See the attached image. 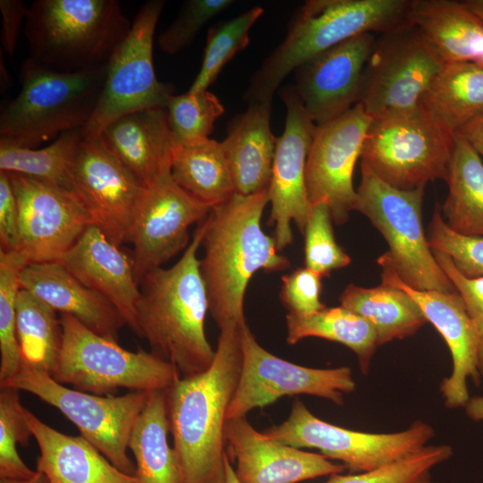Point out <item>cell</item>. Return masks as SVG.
<instances>
[{"mask_svg":"<svg viewBox=\"0 0 483 483\" xmlns=\"http://www.w3.org/2000/svg\"><path fill=\"white\" fill-rule=\"evenodd\" d=\"M171 175L182 189L211 208L235 194L225 154L215 140L174 145Z\"/></svg>","mask_w":483,"mask_h":483,"instance_id":"32","label":"cell"},{"mask_svg":"<svg viewBox=\"0 0 483 483\" xmlns=\"http://www.w3.org/2000/svg\"><path fill=\"white\" fill-rule=\"evenodd\" d=\"M24 413L40 452L37 470L50 483H137L83 436L63 434L27 409Z\"/></svg>","mask_w":483,"mask_h":483,"instance_id":"26","label":"cell"},{"mask_svg":"<svg viewBox=\"0 0 483 483\" xmlns=\"http://www.w3.org/2000/svg\"><path fill=\"white\" fill-rule=\"evenodd\" d=\"M455 136L464 140L483 158V114L462 126Z\"/></svg>","mask_w":483,"mask_h":483,"instance_id":"49","label":"cell"},{"mask_svg":"<svg viewBox=\"0 0 483 483\" xmlns=\"http://www.w3.org/2000/svg\"><path fill=\"white\" fill-rule=\"evenodd\" d=\"M304 236L305 267L327 277L351 264V258L335 241L331 211L326 202L311 205Z\"/></svg>","mask_w":483,"mask_h":483,"instance_id":"42","label":"cell"},{"mask_svg":"<svg viewBox=\"0 0 483 483\" xmlns=\"http://www.w3.org/2000/svg\"><path fill=\"white\" fill-rule=\"evenodd\" d=\"M19 392L7 386L0 391V479H27L36 473L17 451V445H27L32 436Z\"/></svg>","mask_w":483,"mask_h":483,"instance_id":"40","label":"cell"},{"mask_svg":"<svg viewBox=\"0 0 483 483\" xmlns=\"http://www.w3.org/2000/svg\"><path fill=\"white\" fill-rule=\"evenodd\" d=\"M269 202L268 189L251 195L235 193L211 208L206 217L199 268L205 284L208 311L219 330L245 320L244 294L258 270L280 271L290 267L276 249L274 238L261 228Z\"/></svg>","mask_w":483,"mask_h":483,"instance_id":"2","label":"cell"},{"mask_svg":"<svg viewBox=\"0 0 483 483\" xmlns=\"http://www.w3.org/2000/svg\"><path fill=\"white\" fill-rule=\"evenodd\" d=\"M225 441L236 462L240 483H297L342 473L346 467L321 453L303 451L267 437L246 417L226 419Z\"/></svg>","mask_w":483,"mask_h":483,"instance_id":"22","label":"cell"},{"mask_svg":"<svg viewBox=\"0 0 483 483\" xmlns=\"http://www.w3.org/2000/svg\"><path fill=\"white\" fill-rule=\"evenodd\" d=\"M475 63L483 68V55Z\"/></svg>","mask_w":483,"mask_h":483,"instance_id":"55","label":"cell"},{"mask_svg":"<svg viewBox=\"0 0 483 483\" xmlns=\"http://www.w3.org/2000/svg\"><path fill=\"white\" fill-rule=\"evenodd\" d=\"M339 301L340 306L372 326L378 345L411 336L428 322L408 293L382 283L373 288L351 284L340 295Z\"/></svg>","mask_w":483,"mask_h":483,"instance_id":"31","label":"cell"},{"mask_svg":"<svg viewBox=\"0 0 483 483\" xmlns=\"http://www.w3.org/2000/svg\"><path fill=\"white\" fill-rule=\"evenodd\" d=\"M59 261L83 284L108 300L138 335L140 290L131 255L90 225Z\"/></svg>","mask_w":483,"mask_h":483,"instance_id":"23","label":"cell"},{"mask_svg":"<svg viewBox=\"0 0 483 483\" xmlns=\"http://www.w3.org/2000/svg\"><path fill=\"white\" fill-rule=\"evenodd\" d=\"M72 192L91 224L121 246L141 201L146 185L106 148L100 137L80 142L70 168Z\"/></svg>","mask_w":483,"mask_h":483,"instance_id":"15","label":"cell"},{"mask_svg":"<svg viewBox=\"0 0 483 483\" xmlns=\"http://www.w3.org/2000/svg\"><path fill=\"white\" fill-rule=\"evenodd\" d=\"M378 265L382 267L381 283L408 293L445 341L453 359V371L442 380L440 391L446 407H465L470 400L467 380L471 377L478 386L481 374L478 368L476 330L462 296L457 291L415 290L403 283L390 266Z\"/></svg>","mask_w":483,"mask_h":483,"instance_id":"21","label":"cell"},{"mask_svg":"<svg viewBox=\"0 0 483 483\" xmlns=\"http://www.w3.org/2000/svg\"><path fill=\"white\" fill-rule=\"evenodd\" d=\"M468 416L475 421H483V397L470 398L465 405Z\"/></svg>","mask_w":483,"mask_h":483,"instance_id":"50","label":"cell"},{"mask_svg":"<svg viewBox=\"0 0 483 483\" xmlns=\"http://www.w3.org/2000/svg\"><path fill=\"white\" fill-rule=\"evenodd\" d=\"M263 434L296 448H313L327 459L341 461L352 472L372 471L417 453L434 436V429L417 420L403 431L376 434L355 431L314 416L299 400L288 419Z\"/></svg>","mask_w":483,"mask_h":483,"instance_id":"13","label":"cell"},{"mask_svg":"<svg viewBox=\"0 0 483 483\" xmlns=\"http://www.w3.org/2000/svg\"><path fill=\"white\" fill-rule=\"evenodd\" d=\"M454 138L421 111L411 115L374 117L360 159L383 182L411 191L434 180L446 181Z\"/></svg>","mask_w":483,"mask_h":483,"instance_id":"10","label":"cell"},{"mask_svg":"<svg viewBox=\"0 0 483 483\" xmlns=\"http://www.w3.org/2000/svg\"><path fill=\"white\" fill-rule=\"evenodd\" d=\"M436 260L462 296L478 338V368L483 375V275L469 278L461 274L451 258L432 250Z\"/></svg>","mask_w":483,"mask_h":483,"instance_id":"46","label":"cell"},{"mask_svg":"<svg viewBox=\"0 0 483 483\" xmlns=\"http://www.w3.org/2000/svg\"><path fill=\"white\" fill-rule=\"evenodd\" d=\"M225 483H240L238 480L235 470L233 469V466L232 465V462L229 459V455L226 454L225 457Z\"/></svg>","mask_w":483,"mask_h":483,"instance_id":"53","label":"cell"},{"mask_svg":"<svg viewBox=\"0 0 483 483\" xmlns=\"http://www.w3.org/2000/svg\"><path fill=\"white\" fill-rule=\"evenodd\" d=\"M289 344L306 337H319L342 343L358 357L366 374L377 344L372 326L358 314L342 307L327 308L310 314L286 315Z\"/></svg>","mask_w":483,"mask_h":483,"instance_id":"34","label":"cell"},{"mask_svg":"<svg viewBox=\"0 0 483 483\" xmlns=\"http://www.w3.org/2000/svg\"><path fill=\"white\" fill-rule=\"evenodd\" d=\"M0 483H50L45 474L36 470L33 477L27 479H0Z\"/></svg>","mask_w":483,"mask_h":483,"instance_id":"51","label":"cell"},{"mask_svg":"<svg viewBox=\"0 0 483 483\" xmlns=\"http://www.w3.org/2000/svg\"><path fill=\"white\" fill-rule=\"evenodd\" d=\"M286 106L285 126L276 138L268 186L274 241L280 252L292 243V221L303 234L311 204L306 188V163L317 125L307 114L293 85L281 90Z\"/></svg>","mask_w":483,"mask_h":483,"instance_id":"18","label":"cell"},{"mask_svg":"<svg viewBox=\"0 0 483 483\" xmlns=\"http://www.w3.org/2000/svg\"><path fill=\"white\" fill-rule=\"evenodd\" d=\"M361 179L354 210L366 216L389 250L377 258L408 286L418 291H456L435 258L422 224L425 187L402 191L379 179L360 162Z\"/></svg>","mask_w":483,"mask_h":483,"instance_id":"8","label":"cell"},{"mask_svg":"<svg viewBox=\"0 0 483 483\" xmlns=\"http://www.w3.org/2000/svg\"><path fill=\"white\" fill-rule=\"evenodd\" d=\"M8 173L20 215L19 252L29 263L59 261L92 225L88 212L71 191Z\"/></svg>","mask_w":483,"mask_h":483,"instance_id":"19","label":"cell"},{"mask_svg":"<svg viewBox=\"0 0 483 483\" xmlns=\"http://www.w3.org/2000/svg\"><path fill=\"white\" fill-rule=\"evenodd\" d=\"M29 263L19 252L0 250V384L15 376L21 366L16 333V302L20 274Z\"/></svg>","mask_w":483,"mask_h":483,"instance_id":"38","label":"cell"},{"mask_svg":"<svg viewBox=\"0 0 483 483\" xmlns=\"http://www.w3.org/2000/svg\"><path fill=\"white\" fill-rule=\"evenodd\" d=\"M376 39L372 33L356 36L294 71L293 87L316 125L339 117L358 103L362 73Z\"/></svg>","mask_w":483,"mask_h":483,"instance_id":"20","label":"cell"},{"mask_svg":"<svg viewBox=\"0 0 483 483\" xmlns=\"http://www.w3.org/2000/svg\"><path fill=\"white\" fill-rule=\"evenodd\" d=\"M411 0H310L292 18L283 42L253 75L248 103L272 102L284 79L314 56L356 36L411 23Z\"/></svg>","mask_w":483,"mask_h":483,"instance_id":"4","label":"cell"},{"mask_svg":"<svg viewBox=\"0 0 483 483\" xmlns=\"http://www.w3.org/2000/svg\"><path fill=\"white\" fill-rule=\"evenodd\" d=\"M232 4V0L186 1L174 21L159 35V48L169 55L185 49L207 23Z\"/></svg>","mask_w":483,"mask_h":483,"instance_id":"44","label":"cell"},{"mask_svg":"<svg viewBox=\"0 0 483 483\" xmlns=\"http://www.w3.org/2000/svg\"><path fill=\"white\" fill-rule=\"evenodd\" d=\"M100 139L143 184L171 173L173 139L165 107L135 111L111 122Z\"/></svg>","mask_w":483,"mask_h":483,"instance_id":"25","label":"cell"},{"mask_svg":"<svg viewBox=\"0 0 483 483\" xmlns=\"http://www.w3.org/2000/svg\"><path fill=\"white\" fill-rule=\"evenodd\" d=\"M20 288L61 314H69L89 329L117 340L126 325L104 296L79 281L60 261L28 263L20 274Z\"/></svg>","mask_w":483,"mask_h":483,"instance_id":"24","label":"cell"},{"mask_svg":"<svg viewBox=\"0 0 483 483\" xmlns=\"http://www.w3.org/2000/svg\"><path fill=\"white\" fill-rule=\"evenodd\" d=\"M409 21L444 64L483 55V23L464 1L411 0Z\"/></svg>","mask_w":483,"mask_h":483,"instance_id":"28","label":"cell"},{"mask_svg":"<svg viewBox=\"0 0 483 483\" xmlns=\"http://www.w3.org/2000/svg\"><path fill=\"white\" fill-rule=\"evenodd\" d=\"M443 65L411 23L381 34L365 65L358 104L371 118L418 114Z\"/></svg>","mask_w":483,"mask_h":483,"instance_id":"12","label":"cell"},{"mask_svg":"<svg viewBox=\"0 0 483 483\" xmlns=\"http://www.w3.org/2000/svg\"><path fill=\"white\" fill-rule=\"evenodd\" d=\"M211 208L198 200L172 178L171 173L146 185L126 242L139 282L189 245V228L201 222Z\"/></svg>","mask_w":483,"mask_h":483,"instance_id":"17","label":"cell"},{"mask_svg":"<svg viewBox=\"0 0 483 483\" xmlns=\"http://www.w3.org/2000/svg\"><path fill=\"white\" fill-rule=\"evenodd\" d=\"M206 226L205 218L174 265L155 268L140 281L138 336L182 377L205 372L216 355L205 333L208 301L197 258Z\"/></svg>","mask_w":483,"mask_h":483,"instance_id":"3","label":"cell"},{"mask_svg":"<svg viewBox=\"0 0 483 483\" xmlns=\"http://www.w3.org/2000/svg\"><path fill=\"white\" fill-rule=\"evenodd\" d=\"M169 431L165 390L149 392L128 443L137 483H182L175 453L168 444Z\"/></svg>","mask_w":483,"mask_h":483,"instance_id":"30","label":"cell"},{"mask_svg":"<svg viewBox=\"0 0 483 483\" xmlns=\"http://www.w3.org/2000/svg\"><path fill=\"white\" fill-rule=\"evenodd\" d=\"M63 344L51 377L62 385L97 395L120 388L152 392L166 390L181 375L153 352H131L115 340L89 329L69 314H61Z\"/></svg>","mask_w":483,"mask_h":483,"instance_id":"7","label":"cell"},{"mask_svg":"<svg viewBox=\"0 0 483 483\" xmlns=\"http://www.w3.org/2000/svg\"><path fill=\"white\" fill-rule=\"evenodd\" d=\"M240 338L242 369L227 419L246 417L285 395L310 394L342 405L343 394L355 390L348 367L312 369L282 360L258 343L246 322L240 326Z\"/></svg>","mask_w":483,"mask_h":483,"instance_id":"14","label":"cell"},{"mask_svg":"<svg viewBox=\"0 0 483 483\" xmlns=\"http://www.w3.org/2000/svg\"><path fill=\"white\" fill-rule=\"evenodd\" d=\"M372 118L360 104L317 125L308 154L305 179L311 205L326 202L333 221L344 224L354 210L352 175Z\"/></svg>","mask_w":483,"mask_h":483,"instance_id":"16","label":"cell"},{"mask_svg":"<svg viewBox=\"0 0 483 483\" xmlns=\"http://www.w3.org/2000/svg\"><path fill=\"white\" fill-rule=\"evenodd\" d=\"M82 139V129H78L39 149L0 143V171L34 177L72 192L70 168Z\"/></svg>","mask_w":483,"mask_h":483,"instance_id":"36","label":"cell"},{"mask_svg":"<svg viewBox=\"0 0 483 483\" xmlns=\"http://www.w3.org/2000/svg\"><path fill=\"white\" fill-rule=\"evenodd\" d=\"M0 250L20 251V215L8 172L0 171Z\"/></svg>","mask_w":483,"mask_h":483,"instance_id":"47","label":"cell"},{"mask_svg":"<svg viewBox=\"0 0 483 483\" xmlns=\"http://www.w3.org/2000/svg\"><path fill=\"white\" fill-rule=\"evenodd\" d=\"M107 64L60 72L25 59L19 72L21 91L1 105L0 143L34 148L58 134L83 129L100 98Z\"/></svg>","mask_w":483,"mask_h":483,"instance_id":"5","label":"cell"},{"mask_svg":"<svg viewBox=\"0 0 483 483\" xmlns=\"http://www.w3.org/2000/svg\"><path fill=\"white\" fill-rule=\"evenodd\" d=\"M419 108L436 126L455 136L483 114V68L474 62L445 64L423 94Z\"/></svg>","mask_w":483,"mask_h":483,"instance_id":"29","label":"cell"},{"mask_svg":"<svg viewBox=\"0 0 483 483\" xmlns=\"http://www.w3.org/2000/svg\"><path fill=\"white\" fill-rule=\"evenodd\" d=\"M165 109L174 145H189L209 139L215 122L225 112L220 100L208 89L173 95Z\"/></svg>","mask_w":483,"mask_h":483,"instance_id":"39","label":"cell"},{"mask_svg":"<svg viewBox=\"0 0 483 483\" xmlns=\"http://www.w3.org/2000/svg\"><path fill=\"white\" fill-rule=\"evenodd\" d=\"M165 1H147L125 38L107 64L106 82L97 107L82 129L84 138L99 137L114 120L139 110L165 107L174 87L157 80L153 64L156 27Z\"/></svg>","mask_w":483,"mask_h":483,"instance_id":"11","label":"cell"},{"mask_svg":"<svg viewBox=\"0 0 483 483\" xmlns=\"http://www.w3.org/2000/svg\"><path fill=\"white\" fill-rule=\"evenodd\" d=\"M131 23L116 0H36L24 23L30 57L60 72L106 64Z\"/></svg>","mask_w":483,"mask_h":483,"instance_id":"6","label":"cell"},{"mask_svg":"<svg viewBox=\"0 0 483 483\" xmlns=\"http://www.w3.org/2000/svg\"><path fill=\"white\" fill-rule=\"evenodd\" d=\"M464 2L483 23V0H467Z\"/></svg>","mask_w":483,"mask_h":483,"instance_id":"54","label":"cell"},{"mask_svg":"<svg viewBox=\"0 0 483 483\" xmlns=\"http://www.w3.org/2000/svg\"><path fill=\"white\" fill-rule=\"evenodd\" d=\"M240 326L220 329L208 370L181 377L165 390L182 483H225L226 413L242 360Z\"/></svg>","mask_w":483,"mask_h":483,"instance_id":"1","label":"cell"},{"mask_svg":"<svg viewBox=\"0 0 483 483\" xmlns=\"http://www.w3.org/2000/svg\"><path fill=\"white\" fill-rule=\"evenodd\" d=\"M270 114L271 102L249 103L247 110L232 120L221 141L237 194L268 189L276 142Z\"/></svg>","mask_w":483,"mask_h":483,"instance_id":"27","label":"cell"},{"mask_svg":"<svg viewBox=\"0 0 483 483\" xmlns=\"http://www.w3.org/2000/svg\"><path fill=\"white\" fill-rule=\"evenodd\" d=\"M0 84H1V90H6L7 88L12 84V80L10 76L8 75L7 69L4 65V62L3 60V51L1 49L0 51Z\"/></svg>","mask_w":483,"mask_h":483,"instance_id":"52","label":"cell"},{"mask_svg":"<svg viewBox=\"0 0 483 483\" xmlns=\"http://www.w3.org/2000/svg\"><path fill=\"white\" fill-rule=\"evenodd\" d=\"M259 6L210 28L199 72L188 92L207 90L214 83L224 66L250 43V30L263 14Z\"/></svg>","mask_w":483,"mask_h":483,"instance_id":"37","label":"cell"},{"mask_svg":"<svg viewBox=\"0 0 483 483\" xmlns=\"http://www.w3.org/2000/svg\"><path fill=\"white\" fill-rule=\"evenodd\" d=\"M452 454L453 449L447 445H426L401 461L372 471L332 474L326 483H431V470Z\"/></svg>","mask_w":483,"mask_h":483,"instance_id":"41","label":"cell"},{"mask_svg":"<svg viewBox=\"0 0 483 483\" xmlns=\"http://www.w3.org/2000/svg\"><path fill=\"white\" fill-rule=\"evenodd\" d=\"M445 182L448 194L440 206L446 225L457 233L483 237V161L458 136Z\"/></svg>","mask_w":483,"mask_h":483,"instance_id":"33","label":"cell"},{"mask_svg":"<svg viewBox=\"0 0 483 483\" xmlns=\"http://www.w3.org/2000/svg\"><path fill=\"white\" fill-rule=\"evenodd\" d=\"M427 238L431 250L449 256L464 276L483 275V237L466 236L450 229L442 216L439 203H436Z\"/></svg>","mask_w":483,"mask_h":483,"instance_id":"43","label":"cell"},{"mask_svg":"<svg viewBox=\"0 0 483 483\" xmlns=\"http://www.w3.org/2000/svg\"><path fill=\"white\" fill-rule=\"evenodd\" d=\"M2 15L1 44L2 50L10 56L15 53L20 30L25 21L28 7L21 0H1Z\"/></svg>","mask_w":483,"mask_h":483,"instance_id":"48","label":"cell"},{"mask_svg":"<svg viewBox=\"0 0 483 483\" xmlns=\"http://www.w3.org/2000/svg\"><path fill=\"white\" fill-rule=\"evenodd\" d=\"M16 333L21 364L51 374L63 344V327L56 311L20 289L16 302Z\"/></svg>","mask_w":483,"mask_h":483,"instance_id":"35","label":"cell"},{"mask_svg":"<svg viewBox=\"0 0 483 483\" xmlns=\"http://www.w3.org/2000/svg\"><path fill=\"white\" fill-rule=\"evenodd\" d=\"M0 386L26 391L56 408L113 465L126 474H134L128 443L149 392L97 395L68 388L46 370L26 364Z\"/></svg>","mask_w":483,"mask_h":483,"instance_id":"9","label":"cell"},{"mask_svg":"<svg viewBox=\"0 0 483 483\" xmlns=\"http://www.w3.org/2000/svg\"><path fill=\"white\" fill-rule=\"evenodd\" d=\"M280 298L293 314H310L326 308L320 300L322 276L307 267H299L282 277Z\"/></svg>","mask_w":483,"mask_h":483,"instance_id":"45","label":"cell"}]
</instances>
